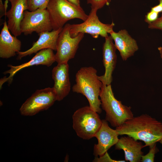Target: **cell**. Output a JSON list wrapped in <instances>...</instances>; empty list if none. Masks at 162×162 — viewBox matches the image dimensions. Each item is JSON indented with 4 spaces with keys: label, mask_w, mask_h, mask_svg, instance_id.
I'll list each match as a JSON object with an SVG mask.
<instances>
[{
    "label": "cell",
    "mask_w": 162,
    "mask_h": 162,
    "mask_svg": "<svg viewBox=\"0 0 162 162\" xmlns=\"http://www.w3.org/2000/svg\"><path fill=\"white\" fill-rule=\"evenodd\" d=\"M119 135H126L152 146L162 139V122L147 114L134 117L116 128Z\"/></svg>",
    "instance_id": "6da1fadb"
},
{
    "label": "cell",
    "mask_w": 162,
    "mask_h": 162,
    "mask_svg": "<svg viewBox=\"0 0 162 162\" xmlns=\"http://www.w3.org/2000/svg\"><path fill=\"white\" fill-rule=\"evenodd\" d=\"M96 70L92 67L81 68L76 73V83L72 87L73 92L85 96L90 107L98 113L102 112L99 99L103 83L99 79Z\"/></svg>",
    "instance_id": "7a4b0ae2"
},
{
    "label": "cell",
    "mask_w": 162,
    "mask_h": 162,
    "mask_svg": "<svg viewBox=\"0 0 162 162\" xmlns=\"http://www.w3.org/2000/svg\"><path fill=\"white\" fill-rule=\"evenodd\" d=\"M99 97L101 107L106 112L105 120L112 126L118 127L134 117L131 107L123 105L115 98L111 85L103 84Z\"/></svg>",
    "instance_id": "3957f363"
},
{
    "label": "cell",
    "mask_w": 162,
    "mask_h": 162,
    "mask_svg": "<svg viewBox=\"0 0 162 162\" xmlns=\"http://www.w3.org/2000/svg\"><path fill=\"white\" fill-rule=\"evenodd\" d=\"M52 30L63 28L68 21L75 18L83 21L87 15L81 6H77L67 0H50L47 6Z\"/></svg>",
    "instance_id": "277c9868"
},
{
    "label": "cell",
    "mask_w": 162,
    "mask_h": 162,
    "mask_svg": "<svg viewBox=\"0 0 162 162\" xmlns=\"http://www.w3.org/2000/svg\"><path fill=\"white\" fill-rule=\"evenodd\" d=\"M72 118L74 129L78 136L83 140L94 137L102 123L98 113L88 106L76 110Z\"/></svg>",
    "instance_id": "5b68a950"
},
{
    "label": "cell",
    "mask_w": 162,
    "mask_h": 162,
    "mask_svg": "<svg viewBox=\"0 0 162 162\" xmlns=\"http://www.w3.org/2000/svg\"><path fill=\"white\" fill-rule=\"evenodd\" d=\"M56 100L57 95L53 87L37 90L23 104L20 111L22 115L33 116L48 109Z\"/></svg>",
    "instance_id": "8992f818"
},
{
    "label": "cell",
    "mask_w": 162,
    "mask_h": 162,
    "mask_svg": "<svg viewBox=\"0 0 162 162\" xmlns=\"http://www.w3.org/2000/svg\"><path fill=\"white\" fill-rule=\"evenodd\" d=\"M70 24L65 25L59 34L56 43V61L58 63H68L74 58L79 44L84 37V33H80L75 37L70 33Z\"/></svg>",
    "instance_id": "52a82bcc"
},
{
    "label": "cell",
    "mask_w": 162,
    "mask_h": 162,
    "mask_svg": "<svg viewBox=\"0 0 162 162\" xmlns=\"http://www.w3.org/2000/svg\"><path fill=\"white\" fill-rule=\"evenodd\" d=\"M98 10L91 9L87 19L82 23L70 25V33L74 38L80 33H87L93 38H98L100 35L103 38L108 36V33L113 31L115 24H104L99 20L97 14Z\"/></svg>",
    "instance_id": "ba28073f"
},
{
    "label": "cell",
    "mask_w": 162,
    "mask_h": 162,
    "mask_svg": "<svg viewBox=\"0 0 162 162\" xmlns=\"http://www.w3.org/2000/svg\"><path fill=\"white\" fill-rule=\"evenodd\" d=\"M20 30L25 35L35 32L39 34L52 30L48 11L46 9L33 11L26 10L20 24Z\"/></svg>",
    "instance_id": "9c48e42d"
},
{
    "label": "cell",
    "mask_w": 162,
    "mask_h": 162,
    "mask_svg": "<svg viewBox=\"0 0 162 162\" xmlns=\"http://www.w3.org/2000/svg\"><path fill=\"white\" fill-rule=\"evenodd\" d=\"M119 135L116 129L110 127L108 122L102 120L101 125L95 135L98 142L94 145L93 154L95 157L104 154L118 142Z\"/></svg>",
    "instance_id": "30bf717a"
},
{
    "label": "cell",
    "mask_w": 162,
    "mask_h": 162,
    "mask_svg": "<svg viewBox=\"0 0 162 162\" xmlns=\"http://www.w3.org/2000/svg\"><path fill=\"white\" fill-rule=\"evenodd\" d=\"M105 38V41L103 46V61L105 73L103 75L98 76V77L103 84L108 85H111L112 80V75L117 60V49L110 35Z\"/></svg>",
    "instance_id": "8fae6325"
},
{
    "label": "cell",
    "mask_w": 162,
    "mask_h": 162,
    "mask_svg": "<svg viewBox=\"0 0 162 162\" xmlns=\"http://www.w3.org/2000/svg\"><path fill=\"white\" fill-rule=\"evenodd\" d=\"M53 50L50 49L41 50L38 52L35 56L29 61L17 66L8 64L10 68L9 70L4 71V74H9V76L7 78L3 79L2 83L8 81L11 83L14 75L19 70L30 66L35 65H42L47 67L51 66L56 62L55 55Z\"/></svg>",
    "instance_id": "7c38bea8"
},
{
    "label": "cell",
    "mask_w": 162,
    "mask_h": 162,
    "mask_svg": "<svg viewBox=\"0 0 162 162\" xmlns=\"http://www.w3.org/2000/svg\"><path fill=\"white\" fill-rule=\"evenodd\" d=\"M69 70L68 62L58 63L52 70V77L54 82L53 87L56 92L57 101L62 100L70 92Z\"/></svg>",
    "instance_id": "4fadbf2b"
},
{
    "label": "cell",
    "mask_w": 162,
    "mask_h": 162,
    "mask_svg": "<svg viewBox=\"0 0 162 162\" xmlns=\"http://www.w3.org/2000/svg\"><path fill=\"white\" fill-rule=\"evenodd\" d=\"M11 4L10 9L5 16L8 18V26L12 33L16 37L22 33L20 24L23 18L24 12L28 10V0H8Z\"/></svg>",
    "instance_id": "5bb4252c"
},
{
    "label": "cell",
    "mask_w": 162,
    "mask_h": 162,
    "mask_svg": "<svg viewBox=\"0 0 162 162\" xmlns=\"http://www.w3.org/2000/svg\"><path fill=\"white\" fill-rule=\"evenodd\" d=\"M110 34L123 60H126L138 50L136 41L130 36L126 30H121L118 32L113 31Z\"/></svg>",
    "instance_id": "9a60e30c"
},
{
    "label": "cell",
    "mask_w": 162,
    "mask_h": 162,
    "mask_svg": "<svg viewBox=\"0 0 162 162\" xmlns=\"http://www.w3.org/2000/svg\"><path fill=\"white\" fill-rule=\"evenodd\" d=\"M62 29L63 28L40 33L39 38L30 48L25 51H20L17 53L18 55L17 59H21L23 57L43 49H50L56 50L57 40Z\"/></svg>",
    "instance_id": "2e32d148"
},
{
    "label": "cell",
    "mask_w": 162,
    "mask_h": 162,
    "mask_svg": "<svg viewBox=\"0 0 162 162\" xmlns=\"http://www.w3.org/2000/svg\"><path fill=\"white\" fill-rule=\"evenodd\" d=\"M144 147L141 142L127 135L120 137L115 145V149L123 150L125 160L130 162H141L143 155L142 149Z\"/></svg>",
    "instance_id": "e0dca14e"
},
{
    "label": "cell",
    "mask_w": 162,
    "mask_h": 162,
    "mask_svg": "<svg viewBox=\"0 0 162 162\" xmlns=\"http://www.w3.org/2000/svg\"><path fill=\"white\" fill-rule=\"evenodd\" d=\"M21 46V41L10 33L5 20L0 34V57L8 58L14 56L20 51Z\"/></svg>",
    "instance_id": "ac0fdd59"
},
{
    "label": "cell",
    "mask_w": 162,
    "mask_h": 162,
    "mask_svg": "<svg viewBox=\"0 0 162 162\" xmlns=\"http://www.w3.org/2000/svg\"><path fill=\"white\" fill-rule=\"evenodd\" d=\"M50 0H28V10L34 11L38 9H46Z\"/></svg>",
    "instance_id": "d6986e66"
},
{
    "label": "cell",
    "mask_w": 162,
    "mask_h": 162,
    "mask_svg": "<svg viewBox=\"0 0 162 162\" xmlns=\"http://www.w3.org/2000/svg\"><path fill=\"white\" fill-rule=\"evenodd\" d=\"M156 143L149 147V152L145 155H143L141 157V162H154L155 154L159 152V149L157 147Z\"/></svg>",
    "instance_id": "ffe728a7"
},
{
    "label": "cell",
    "mask_w": 162,
    "mask_h": 162,
    "mask_svg": "<svg viewBox=\"0 0 162 162\" xmlns=\"http://www.w3.org/2000/svg\"><path fill=\"white\" fill-rule=\"evenodd\" d=\"M111 1V0H87V3L91 4V9L98 10L105 5H109Z\"/></svg>",
    "instance_id": "44dd1931"
},
{
    "label": "cell",
    "mask_w": 162,
    "mask_h": 162,
    "mask_svg": "<svg viewBox=\"0 0 162 162\" xmlns=\"http://www.w3.org/2000/svg\"><path fill=\"white\" fill-rule=\"evenodd\" d=\"M95 162H125V160H116L111 158L107 152L99 157H95L93 160Z\"/></svg>",
    "instance_id": "7402d4cb"
},
{
    "label": "cell",
    "mask_w": 162,
    "mask_h": 162,
    "mask_svg": "<svg viewBox=\"0 0 162 162\" xmlns=\"http://www.w3.org/2000/svg\"><path fill=\"white\" fill-rule=\"evenodd\" d=\"M159 14L156 12L150 10L145 15L144 20L148 24L153 22L158 18Z\"/></svg>",
    "instance_id": "603a6c76"
},
{
    "label": "cell",
    "mask_w": 162,
    "mask_h": 162,
    "mask_svg": "<svg viewBox=\"0 0 162 162\" xmlns=\"http://www.w3.org/2000/svg\"><path fill=\"white\" fill-rule=\"evenodd\" d=\"M148 28L151 29H156L162 30V13L160 17L154 22L148 24Z\"/></svg>",
    "instance_id": "cb8c5ba5"
},
{
    "label": "cell",
    "mask_w": 162,
    "mask_h": 162,
    "mask_svg": "<svg viewBox=\"0 0 162 162\" xmlns=\"http://www.w3.org/2000/svg\"><path fill=\"white\" fill-rule=\"evenodd\" d=\"M8 2V0H5L4 3L3 4L2 0H0V18L3 16L6 15Z\"/></svg>",
    "instance_id": "d4e9b609"
},
{
    "label": "cell",
    "mask_w": 162,
    "mask_h": 162,
    "mask_svg": "<svg viewBox=\"0 0 162 162\" xmlns=\"http://www.w3.org/2000/svg\"><path fill=\"white\" fill-rule=\"evenodd\" d=\"M159 4L151 8V10L156 12L158 13H162V0H158Z\"/></svg>",
    "instance_id": "484cf974"
},
{
    "label": "cell",
    "mask_w": 162,
    "mask_h": 162,
    "mask_svg": "<svg viewBox=\"0 0 162 162\" xmlns=\"http://www.w3.org/2000/svg\"><path fill=\"white\" fill-rule=\"evenodd\" d=\"M70 3L78 7L80 6V0H67Z\"/></svg>",
    "instance_id": "4316f807"
},
{
    "label": "cell",
    "mask_w": 162,
    "mask_h": 162,
    "mask_svg": "<svg viewBox=\"0 0 162 162\" xmlns=\"http://www.w3.org/2000/svg\"><path fill=\"white\" fill-rule=\"evenodd\" d=\"M158 50L160 53V57L162 59V47L160 46L158 47Z\"/></svg>",
    "instance_id": "83f0119b"
},
{
    "label": "cell",
    "mask_w": 162,
    "mask_h": 162,
    "mask_svg": "<svg viewBox=\"0 0 162 162\" xmlns=\"http://www.w3.org/2000/svg\"><path fill=\"white\" fill-rule=\"evenodd\" d=\"M161 145H162V139L159 142Z\"/></svg>",
    "instance_id": "f1b7e54d"
}]
</instances>
